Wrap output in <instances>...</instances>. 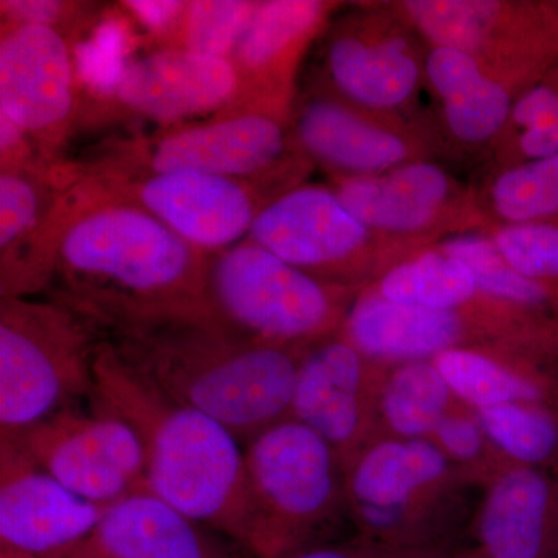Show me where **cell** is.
<instances>
[{
  "mask_svg": "<svg viewBox=\"0 0 558 558\" xmlns=\"http://www.w3.org/2000/svg\"><path fill=\"white\" fill-rule=\"evenodd\" d=\"M208 256L148 211L65 180L33 250L24 296L50 299L100 332L167 319H213Z\"/></svg>",
  "mask_w": 558,
  "mask_h": 558,
  "instance_id": "6da1fadb",
  "label": "cell"
},
{
  "mask_svg": "<svg viewBox=\"0 0 558 558\" xmlns=\"http://www.w3.org/2000/svg\"><path fill=\"white\" fill-rule=\"evenodd\" d=\"M123 365L174 402L247 444L290 414L300 360L213 319L178 318L101 332Z\"/></svg>",
  "mask_w": 558,
  "mask_h": 558,
  "instance_id": "7a4b0ae2",
  "label": "cell"
},
{
  "mask_svg": "<svg viewBox=\"0 0 558 558\" xmlns=\"http://www.w3.org/2000/svg\"><path fill=\"white\" fill-rule=\"evenodd\" d=\"M89 400L137 433L145 453L146 490L189 519L247 545L244 444L233 433L140 379L102 337Z\"/></svg>",
  "mask_w": 558,
  "mask_h": 558,
  "instance_id": "3957f363",
  "label": "cell"
},
{
  "mask_svg": "<svg viewBox=\"0 0 558 558\" xmlns=\"http://www.w3.org/2000/svg\"><path fill=\"white\" fill-rule=\"evenodd\" d=\"M101 332L58 301H0V439L90 399Z\"/></svg>",
  "mask_w": 558,
  "mask_h": 558,
  "instance_id": "277c9868",
  "label": "cell"
},
{
  "mask_svg": "<svg viewBox=\"0 0 558 558\" xmlns=\"http://www.w3.org/2000/svg\"><path fill=\"white\" fill-rule=\"evenodd\" d=\"M205 300L223 329L284 348L325 332L337 311L323 282L250 240L208 256Z\"/></svg>",
  "mask_w": 558,
  "mask_h": 558,
  "instance_id": "5b68a950",
  "label": "cell"
},
{
  "mask_svg": "<svg viewBox=\"0 0 558 558\" xmlns=\"http://www.w3.org/2000/svg\"><path fill=\"white\" fill-rule=\"evenodd\" d=\"M250 529L245 548L258 558L299 553L336 492L332 447L295 418H284L245 444Z\"/></svg>",
  "mask_w": 558,
  "mask_h": 558,
  "instance_id": "8992f818",
  "label": "cell"
},
{
  "mask_svg": "<svg viewBox=\"0 0 558 558\" xmlns=\"http://www.w3.org/2000/svg\"><path fill=\"white\" fill-rule=\"evenodd\" d=\"M286 134L278 117L227 113L178 124L150 137L119 140L84 163H65L78 178H137L202 172L258 183L282 156Z\"/></svg>",
  "mask_w": 558,
  "mask_h": 558,
  "instance_id": "52a82bcc",
  "label": "cell"
},
{
  "mask_svg": "<svg viewBox=\"0 0 558 558\" xmlns=\"http://www.w3.org/2000/svg\"><path fill=\"white\" fill-rule=\"evenodd\" d=\"M58 411L11 440L62 486L110 506L145 490V453L130 424L90 402Z\"/></svg>",
  "mask_w": 558,
  "mask_h": 558,
  "instance_id": "ba28073f",
  "label": "cell"
},
{
  "mask_svg": "<svg viewBox=\"0 0 558 558\" xmlns=\"http://www.w3.org/2000/svg\"><path fill=\"white\" fill-rule=\"evenodd\" d=\"M68 35L44 25L2 24L0 116L31 135L51 165L81 126L86 100Z\"/></svg>",
  "mask_w": 558,
  "mask_h": 558,
  "instance_id": "9c48e42d",
  "label": "cell"
},
{
  "mask_svg": "<svg viewBox=\"0 0 558 558\" xmlns=\"http://www.w3.org/2000/svg\"><path fill=\"white\" fill-rule=\"evenodd\" d=\"M64 178L84 183L110 199L137 205L207 256L247 240L256 216L266 205L256 183L202 172Z\"/></svg>",
  "mask_w": 558,
  "mask_h": 558,
  "instance_id": "30bf717a",
  "label": "cell"
},
{
  "mask_svg": "<svg viewBox=\"0 0 558 558\" xmlns=\"http://www.w3.org/2000/svg\"><path fill=\"white\" fill-rule=\"evenodd\" d=\"M236 92L238 76L230 61L154 49L126 62L109 90L86 106V117L97 106L95 117L124 113L171 128L194 117L219 116Z\"/></svg>",
  "mask_w": 558,
  "mask_h": 558,
  "instance_id": "8fae6325",
  "label": "cell"
},
{
  "mask_svg": "<svg viewBox=\"0 0 558 558\" xmlns=\"http://www.w3.org/2000/svg\"><path fill=\"white\" fill-rule=\"evenodd\" d=\"M108 508L73 494L16 444L0 439V554L64 558Z\"/></svg>",
  "mask_w": 558,
  "mask_h": 558,
  "instance_id": "7c38bea8",
  "label": "cell"
},
{
  "mask_svg": "<svg viewBox=\"0 0 558 558\" xmlns=\"http://www.w3.org/2000/svg\"><path fill=\"white\" fill-rule=\"evenodd\" d=\"M247 240L310 274L352 258L368 240V229L336 191L307 185L267 202Z\"/></svg>",
  "mask_w": 558,
  "mask_h": 558,
  "instance_id": "4fadbf2b",
  "label": "cell"
},
{
  "mask_svg": "<svg viewBox=\"0 0 558 558\" xmlns=\"http://www.w3.org/2000/svg\"><path fill=\"white\" fill-rule=\"evenodd\" d=\"M326 5L317 0L259 2L240 46L231 57L238 92L227 113H266L278 117L275 106L290 65L325 17Z\"/></svg>",
  "mask_w": 558,
  "mask_h": 558,
  "instance_id": "5bb4252c",
  "label": "cell"
},
{
  "mask_svg": "<svg viewBox=\"0 0 558 558\" xmlns=\"http://www.w3.org/2000/svg\"><path fill=\"white\" fill-rule=\"evenodd\" d=\"M216 534L145 488L110 505L64 558H231Z\"/></svg>",
  "mask_w": 558,
  "mask_h": 558,
  "instance_id": "9a60e30c",
  "label": "cell"
},
{
  "mask_svg": "<svg viewBox=\"0 0 558 558\" xmlns=\"http://www.w3.org/2000/svg\"><path fill=\"white\" fill-rule=\"evenodd\" d=\"M362 359L348 341H329L300 360L290 416L332 449L347 447L362 417Z\"/></svg>",
  "mask_w": 558,
  "mask_h": 558,
  "instance_id": "2e32d148",
  "label": "cell"
},
{
  "mask_svg": "<svg viewBox=\"0 0 558 558\" xmlns=\"http://www.w3.org/2000/svg\"><path fill=\"white\" fill-rule=\"evenodd\" d=\"M461 326L454 312L429 311L368 295L352 307L348 343L360 354L377 359L414 360L439 355L458 340Z\"/></svg>",
  "mask_w": 558,
  "mask_h": 558,
  "instance_id": "e0dca14e",
  "label": "cell"
},
{
  "mask_svg": "<svg viewBox=\"0 0 558 558\" xmlns=\"http://www.w3.org/2000/svg\"><path fill=\"white\" fill-rule=\"evenodd\" d=\"M447 191L449 180L442 170L411 163L388 174L343 180L336 194L368 230L413 231L435 218Z\"/></svg>",
  "mask_w": 558,
  "mask_h": 558,
  "instance_id": "ac0fdd59",
  "label": "cell"
},
{
  "mask_svg": "<svg viewBox=\"0 0 558 558\" xmlns=\"http://www.w3.org/2000/svg\"><path fill=\"white\" fill-rule=\"evenodd\" d=\"M446 465L444 454L425 440H389L371 449L351 476V492L365 523L377 532L391 531L411 494L438 480Z\"/></svg>",
  "mask_w": 558,
  "mask_h": 558,
  "instance_id": "d6986e66",
  "label": "cell"
},
{
  "mask_svg": "<svg viewBox=\"0 0 558 558\" xmlns=\"http://www.w3.org/2000/svg\"><path fill=\"white\" fill-rule=\"evenodd\" d=\"M549 486L535 470H510L488 494L480 524L484 558H550Z\"/></svg>",
  "mask_w": 558,
  "mask_h": 558,
  "instance_id": "ffe728a7",
  "label": "cell"
},
{
  "mask_svg": "<svg viewBox=\"0 0 558 558\" xmlns=\"http://www.w3.org/2000/svg\"><path fill=\"white\" fill-rule=\"evenodd\" d=\"M296 135L315 159L359 175L398 167L407 157L405 143L398 135L329 100L311 101L301 109Z\"/></svg>",
  "mask_w": 558,
  "mask_h": 558,
  "instance_id": "44dd1931",
  "label": "cell"
},
{
  "mask_svg": "<svg viewBox=\"0 0 558 558\" xmlns=\"http://www.w3.org/2000/svg\"><path fill=\"white\" fill-rule=\"evenodd\" d=\"M61 189L51 170H0V292L20 299L33 250Z\"/></svg>",
  "mask_w": 558,
  "mask_h": 558,
  "instance_id": "7402d4cb",
  "label": "cell"
},
{
  "mask_svg": "<svg viewBox=\"0 0 558 558\" xmlns=\"http://www.w3.org/2000/svg\"><path fill=\"white\" fill-rule=\"evenodd\" d=\"M330 78L349 100L369 108H395L413 94L416 61L399 39L366 43L341 35L328 50Z\"/></svg>",
  "mask_w": 558,
  "mask_h": 558,
  "instance_id": "603a6c76",
  "label": "cell"
},
{
  "mask_svg": "<svg viewBox=\"0 0 558 558\" xmlns=\"http://www.w3.org/2000/svg\"><path fill=\"white\" fill-rule=\"evenodd\" d=\"M475 279L461 260L447 253H427L389 271L380 295L429 311L453 312L476 292Z\"/></svg>",
  "mask_w": 558,
  "mask_h": 558,
  "instance_id": "cb8c5ba5",
  "label": "cell"
},
{
  "mask_svg": "<svg viewBox=\"0 0 558 558\" xmlns=\"http://www.w3.org/2000/svg\"><path fill=\"white\" fill-rule=\"evenodd\" d=\"M259 2L193 0L186 2L174 31L160 49H179L230 61Z\"/></svg>",
  "mask_w": 558,
  "mask_h": 558,
  "instance_id": "d4e9b609",
  "label": "cell"
},
{
  "mask_svg": "<svg viewBox=\"0 0 558 558\" xmlns=\"http://www.w3.org/2000/svg\"><path fill=\"white\" fill-rule=\"evenodd\" d=\"M449 392L435 363L410 362L396 371L385 389L384 413L389 427L409 438L438 428Z\"/></svg>",
  "mask_w": 558,
  "mask_h": 558,
  "instance_id": "484cf974",
  "label": "cell"
},
{
  "mask_svg": "<svg viewBox=\"0 0 558 558\" xmlns=\"http://www.w3.org/2000/svg\"><path fill=\"white\" fill-rule=\"evenodd\" d=\"M451 391L480 410L538 398L537 388L476 352L450 348L435 359Z\"/></svg>",
  "mask_w": 558,
  "mask_h": 558,
  "instance_id": "4316f807",
  "label": "cell"
},
{
  "mask_svg": "<svg viewBox=\"0 0 558 558\" xmlns=\"http://www.w3.org/2000/svg\"><path fill=\"white\" fill-rule=\"evenodd\" d=\"M444 253L461 260L475 279L476 289L488 295L521 304H542L556 293L550 288L553 282L535 281L512 269L495 242L484 238H457L444 245Z\"/></svg>",
  "mask_w": 558,
  "mask_h": 558,
  "instance_id": "83f0119b",
  "label": "cell"
},
{
  "mask_svg": "<svg viewBox=\"0 0 558 558\" xmlns=\"http://www.w3.org/2000/svg\"><path fill=\"white\" fill-rule=\"evenodd\" d=\"M480 421L492 440L523 464H538L556 450L558 427L545 411L505 403L480 410Z\"/></svg>",
  "mask_w": 558,
  "mask_h": 558,
  "instance_id": "f1b7e54d",
  "label": "cell"
},
{
  "mask_svg": "<svg viewBox=\"0 0 558 558\" xmlns=\"http://www.w3.org/2000/svg\"><path fill=\"white\" fill-rule=\"evenodd\" d=\"M407 9L421 31L438 47L472 53L490 32L497 3L418 0L407 3Z\"/></svg>",
  "mask_w": 558,
  "mask_h": 558,
  "instance_id": "f546056e",
  "label": "cell"
},
{
  "mask_svg": "<svg viewBox=\"0 0 558 558\" xmlns=\"http://www.w3.org/2000/svg\"><path fill=\"white\" fill-rule=\"evenodd\" d=\"M444 102L450 131L468 143L492 137L512 113L508 92L484 75Z\"/></svg>",
  "mask_w": 558,
  "mask_h": 558,
  "instance_id": "4dcf8cb0",
  "label": "cell"
},
{
  "mask_svg": "<svg viewBox=\"0 0 558 558\" xmlns=\"http://www.w3.org/2000/svg\"><path fill=\"white\" fill-rule=\"evenodd\" d=\"M495 245L523 277L558 282V220L512 223L499 231Z\"/></svg>",
  "mask_w": 558,
  "mask_h": 558,
  "instance_id": "1f68e13d",
  "label": "cell"
},
{
  "mask_svg": "<svg viewBox=\"0 0 558 558\" xmlns=\"http://www.w3.org/2000/svg\"><path fill=\"white\" fill-rule=\"evenodd\" d=\"M2 24L44 25L68 35L69 38L90 27L97 20L95 5L61 0H2Z\"/></svg>",
  "mask_w": 558,
  "mask_h": 558,
  "instance_id": "d6a6232c",
  "label": "cell"
},
{
  "mask_svg": "<svg viewBox=\"0 0 558 558\" xmlns=\"http://www.w3.org/2000/svg\"><path fill=\"white\" fill-rule=\"evenodd\" d=\"M427 75L442 100H447L473 81L481 78L483 73L478 61L469 51L436 47L428 54Z\"/></svg>",
  "mask_w": 558,
  "mask_h": 558,
  "instance_id": "836d02e7",
  "label": "cell"
},
{
  "mask_svg": "<svg viewBox=\"0 0 558 558\" xmlns=\"http://www.w3.org/2000/svg\"><path fill=\"white\" fill-rule=\"evenodd\" d=\"M513 123L524 131L543 130L558 123V84L543 83L529 89L512 106Z\"/></svg>",
  "mask_w": 558,
  "mask_h": 558,
  "instance_id": "e575fe53",
  "label": "cell"
},
{
  "mask_svg": "<svg viewBox=\"0 0 558 558\" xmlns=\"http://www.w3.org/2000/svg\"><path fill=\"white\" fill-rule=\"evenodd\" d=\"M186 2H146V0H131L120 3L121 9L130 14V17L138 20L150 38L156 43V49L163 46L165 40L174 31L180 14L185 9Z\"/></svg>",
  "mask_w": 558,
  "mask_h": 558,
  "instance_id": "d590c367",
  "label": "cell"
},
{
  "mask_svg": "<svg viewBox=\"0 0 558 558\" xmlns=\"http://www.w3.org/2000/svg\"><path fill=\"white\" fill-rule=\"evenodd\" d=\"M444 449L454 458L470 459L480 453L483 436L478 425L464 417H444L436 428Z\"/></svg>",
  "mask_w": 558,
  "mask_h": 558,
  "instance_id": "8d00e7d4",
  "label": "cell"
},
{
  "mask_svg": "<svg viewBox=\"0 0 558 558\" xmlns=\"http://www.w3.org/2000/svg\"><path fill=\"white\" fill-rule=\"evenodd\" d=\"M520 149L531 160L556 156L558 154V123L543 128V130L521 132Z\"/></svg>",
  "mask_w": 558,
  "mask_h": 558,
  "instance_id": "74e56055",
  "label": "cell"
},
{
  "mask_svg": "<svg viewBox=\"0 0 558 558\" xmlns=\"http://www.w3.org/2000/svg\"><path fill=\"white\" fill-rule=\"evenodd\" d=\"M282 558H371L357 549L348 548H315L303 549Z\"/></svg>",
  "mask_w": 558,
  "mask_h": 558,
  "instance_id": "f35d334b",
  "label": "cell"
},
{
  "mask_svg": "<svg viewBox=\"0 0 558 558\" xmlns=\"http://www.w3.org/2000/svg\"><path fill=\"white\" fill-rule=\"evenodd\" d=\"M546 17H548L550 24H553L554 31H556L558 35V5L546 9Z\"/></svg>",
  "mask_w": 558,
  "mask_h": 558,
  "instance_id": "ab89813d",
  "label": "cell"
},
{
  "mask_svg": "<svg viewBox=\"0 0 558 558\" xmlns=\"http://www.w3.org/2000/svg\"><path fill=\"white\" fill-rule=\"evenodd\" d=\"M0 558H20V557H13V556H7V554H0Z\"/></svg>",
  "mask_w": 558,
  "mask_h": 558,
  "instance_id": "60d3db41",
  "label": "cell"
}]
</instances>
